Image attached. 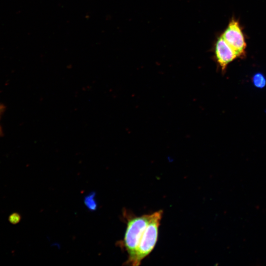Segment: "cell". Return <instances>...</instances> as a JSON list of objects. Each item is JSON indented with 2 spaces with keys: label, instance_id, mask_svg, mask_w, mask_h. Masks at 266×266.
<instances>
[{
  "label": "cell",
  "instance_id": "6da1fadb",
  "mask_svg": "<svg viewBox=\"0 0 266 266\" xmlns=\"http://www.w3.org/2000/svg\"><path fill=\"white\" fill-rule=\"evenodd\" d=\"M163 211L151 214L150 221L141 236L131 266H138L154 249L158 237L159 228L162 218Z\"/></svg>",
  "mask_w": 266,
  "mask_h": 266
},
{
  "label": "cell",
  "instance_id": "7a4b0ae2",
  "mask_svg": "<svg viewBox=\"0 0 266 266\" xmlns=\"http://www.w3.org/2000/svg\"><path fill=\"white\" fill-rule=\"evenodd\" d=\"M151 214L132 217L128 219L124 238V246L128 254L125 265H131L134 258L136 251L141 236L150 221Z\"/></svg>",
  "mask_w": 266,
  "mask_h": 266
},
{
  "label": "cell",
  "instance_id": "3957f363",
  "mask_svg": "<svg viewBox=\"0 0 266 266\" xmlns=\"http://www.w3.org/2000/svg\"><path fill=\"white\" fill-rule=\"evenodd\" d=\"M222 37L239 56L244 53L246 43L243 34L237 21L232 20L230 23Z\"/></svg>",
  "mask_w": 266,
  "mask_h": 266
},
{
  "label": "cell",
  "instance_id": "277c9868",
  "mask_svg": "<svg viewBox=\"0 0 266 266\" xmlns=\"http://www.w3.org/2000/svg\"><path fill=\"white\" fill-rule=\"evenodd\" d=\"M215 55L217 62L222 71L226 70L229 64L239 57L222 36L216 42Z\"/></svg>",
  "mask_w": 266,
  "mask_h": 266
},
{
  "label": "cell",
  "instance_id": "5b68a950",
  "mask_svg": "<svg viewBox=\"0 0 266 266\" xmlns=\"http://www.w3.org/2000/svg\"><path fill=\"white\" fill-rule=\"evenodd\" d=\"M253 82L256 87L262 88L266 84V79L262 74L258 73L254 75L253 77Z\"/></svg>",
  "mask_w": 266,
  "mask_h": 266
},
{
  "label": "cell",
  "instance_id": "8992f818",
  "mask_svg": "<svg viewBox=\"0 0 266 266\" xmlns=\"http://www.w3.org/2000/svg\"><path fill=\"white\" fill-rule=\"evenodd\" d=\"M95 194L92 193L91 195L86 197L85 199V203L86 206L91 210H95L97 207V204L94 199Z\"/></svg>",
  "mask_w": 266,
  "mask_h": 266
},
{
  "label": "cell",
  "instance_id": "52a82bcc",
  "mask_svg": "<svg viewBox=\"0 0 266 266\" xmlns=\"http://www.w3.org/2000/svg\"><path fill=\"white\" fill-rule=\"evenodd\" d=\"M21 219V215L18 213L14 212L9 215L8 220L10 223L15 225L18 224Z\"/></svg>",
  "mask_w": 266,
  "mask_h": 266
},
{
  "label": "cell",
  "instance_id": "ba28073f",
  "mask_svg": "<svg viewBox=\"0 0 266 266\" xmlns=\"http://www.w3.org/2000/svg\"><path fill=\"white\" fill-rule=\"evenodd\" d=\"M4 110H5V106L3 104L0 103V120L1 119V117L4 111ZM2 132H2V128L0 124V136L2 135Z\"/></svg>",
  "mask_w": 266,
  "mask_h": 266
}]
</instances>
